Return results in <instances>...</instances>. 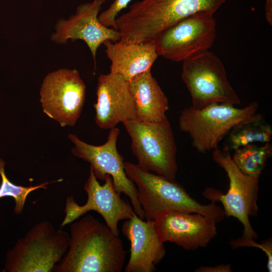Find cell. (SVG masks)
Masks as SVG:
<instances>
[{"instance_id": "9", "label": "cell", "mask_w": 272, "mask_h": 272, "mask_svg": "<svg viewBox=\"0 0 272 272\" xmlns=\"http://www.w3.org/2000/svg\"><path fill=\"white\" fill-rule=\"evenodd\" d=\"M214 14L200 12L187 17L162 32L154 40L158 56L183 61L209 50L216 37Z\"/></svg>"}, {"instance_id": "20", "label": "cell", "mask_w": 272, "mask_h": 272, "mask_svg": "<svg viewBox=\"0 0 272 272\" xmlns=\"http://www.w3.org/2000/svg\"><path fill=\"white\" fill-rule=\"evenodd\" d=\"M232 159L238 168L249 176H259L272 155V145L270 142L257 146L250 144L234 151Z\"/></svg>"}, {"instance_id": "22", "label": "cell", "mask_w": 272, "mask_h": 272, "mask_svg": "<svg viewBox=\"0 0 272 272\" xmlns=\"http://www.w3.org/2000/svg\"><path fill=\"white\" fill-rule=\"evenodd\" d=\"M132 0H114L108 8L98 16L99 22L105 27L118 30L116 19L118 14Z\"/></svg>"}, {"instance_id": "24", "label": "cell", "mask_w": 272, "mask_h": 272, "mask_svg": "<svg viewBox=\"0 0 272 272\" xmlns=\"http://www.w3.org/2000/svg\"><path fill=\"white\" fill-rule=\"evenodd\" d=\"M197 272H231L230 264H220L214 266H200L196 269Z\"/></svg>"}, {"instance_id": "23", "label": "cell", "mask_w": 272, "mask_h": 272, "mask_svg": "<svg viewBox=\"0 0 272 272\" xmlns=\"http://www.w3.org/2000/svg\"><path fill=\"white\" fill-rule=\"evenodd\" d=\"M230 244L233 249L239 247L252 246L259 248L266 254L267 258V268L269 272L272 271V241L271 239L264 241L261 244L256 243L254 239L242 237L231 241Z\"/></svg>"}, {"instance_id": "5", "label": "cell", "mask_w": 272, "mask_h": 272, "mask_svg": "<svg viewBox=\"0 0 272 272\" xmlns=\"http://www.w3.org/2000/svg\"><path fill=\"white\" fill-rule=\"evenodd\" d=\"M131 140V149L142 169L176 181L177 147L170 121L130 119L123 123Z\"/></svg>"}, {"instance_id": "6", "label": "cell", "mask_w": 272, "mask_h": 272, "mask_svg": "<svg viewBox=\"0 0 272 272\" xmlns=\"http://www.w3.org/2000/svg\"><path fill=\"white\" fill-rule=\"evenodd\" d=\"M258 108L255 101L242 108L224 103H214L202 109L191 106L181 111L179 126L189 134L193 147L206 153L217 149L235 125L256 113Z\"/></svg>"}, {"instance_id": "7", "label": "cell", "mask_w": 272, "mask_h": 272, "mask_svg": "<svg viewBox=\"0 0 272 272\" xmlns=\"http://www.w3.org/2000/svg\"><path fill=\"white\" fill-rule=\"evenodd\" d=\"M214 161L226 172L229 180V188L224 194L218 189L208 188L203 194L212 202L220 201L225 216L237 218L244 227L243 237L257 239V233L250 223V216H256L259 176L243 173L233 162L228 151L218 148L213 151Z\"/></svg>"}, {"instance_id": "12", "label": "cell", "mask_w": 272, "mask_h": 272, "mask_svg": "<svg viewBox=\"0 0 272 272\" xmlns=\"http://www.w3.org/2000/svg\"><path fill=\"white\" fill-rule=\"evenodd\" d=\"M104 181L101 185L90 167L89 176L83 187L87 194V200L84 205H79L73 196L66 198L61 227L76 221L87 212L94 211L101 215L111 231L119 236V221L129 219L135 213L130 203L122 198L121 194L116 191L111 176L106 175Z\"/></svg>"}, {"instance_id": "19", "label": "cell", "mask_w": 272, "mask_h": 272, "mask_svg": "<svg viewBox=\"0 0 272 272\" xmlns=\"http://www.w3.org/2000/svg\"><path fill=\"white\" fill-rule=\"evenodd\" d=\"M224 150L229 152L250 144H264L272 138L271 125L257 113L240 121L230 131Z\"/></svg>"}, {"instance_id": "21", "label": "cell", "mask_w": 272, "mask_h": 272, "mask_svg": "<svg viewBox=\"0 0 272 272\" xmlns=\"http://www.w3.org/2000/svg\"><path fill=\"white\" fill-rule=\"evenodd\" d=\"M5 161L0 159V175L2 178L0 185V198L6 196L13 197L15 201L14 213L17 215L22 213L26 199L30 192L40 188L45 189L49 184L62 180L61 179L51 182L46 181L34 186L17 185L11 182L7 178L5 171Z\"/></svg>"}, {"instance_id": "2", "label": "cell", "mask_w": 272, "mask_h": 272, "mask_svg": "<svg viewBox=\"0 0 272 272\" xmlns=\"http://www.w3.org/2000/svg\"><path fill=\"white\" fill-rule=\"evenodd\" d=\"M227 0H142L117 17L120 40L144 43L154 41L164 30L194 14H212Z\"/></svg>"}, {"instance_id": "1", "label": "cell", "mask_w": 272, "mask_h": 272, "mask_svg": "<svg viewBox=\"0 0 272 272\" xmlns=\"http://www.w3.org/2000/svg\"><path fill=\"white\" fill-rule=\"evenodd\" d=\"M71 223L68 249L53 271H121L126 251L118 236L90 214Z\"/></svg>"}, {"instance_id": "17", "label": "cell", "mask_w": 272, "mask_h": 272, "mask_svg": "<svg viewBox=\"0 0 272 272\" xmlns=\"http://www.w3.org/2000/svg\"><path fill=\"white\" fill-rule=\"evenodd\" d=\"M103 44L111 61L110 73L121 76L127 82L151 70L159 56L154 41L132 43L106 40Z\"/></svg>"}, {"instance_id": "18", "label": "cell", "mask_w": 272, "mask_h": 272, "mask_svg": "<svg viewBox=\"0 0 272 272\" xmlns=\"http://www.w3.org/2000/svg\"><path fill=\"white\" fill-rule=\"evenodd\" d=\"M135 108V119L158 122L166 118L169 101L151 70L139 74L128 82Z\"/></svg>"}, {"instance_id": "25", "label": "cell", "mask_w": 272, "mask_h": 272, "mask_svg": "<svg viewBox=\"0 0 272 272\" xmlns=\"http://www.w3.org/2000/svg\"><path fill=\"white\" fill-rule=\"evenodd\" d=\"M265 18L267 22L271 25L272 23V0H266Z\"/></svg>"}, {"instance_id": "4", "label": "cell", "mask_w": 272, "mask_h": 272, "mask_svg": "<svg viewBox=\"0 0 272 272\" xmlns=\"http://www.w3.org/2000/svg\"><path fill=\"white\" fill-rule=\"evenodd\" d=\"M70 235L48 221L33 226L6 255L9 272H51L66 253Z\"/></svg>"}, {"instance_id": "3", "label": "cell", "mask_w": 272, "mask_h": 272, "mask_svg": "<svg viewBox=\"0 0 272 272\" xmlns=\"http://www.w3.org/2000/svg\"><path fill=\"white\" fill-rule=\"evenodd\" d=\"M124 168L127 176L137 187L138 198L147 221L154 220L168 210L198 213L216 223L225 217L223 209L215 202L207 205L199 203L176 181L152 173L132 163L124 161Z\"/></svg>"}, {"instance_id": "8", "label": "cell", "mask_w": 272, "mask_h": 272, "mask_svg": "<svg viewBox=\"0 0 272 272\" xmlns=\"http://www.w3.org/2000/svg\"><path fill=\"white\" fill-rule=\"evenodd\" d=\"M181 78L190 94L192 106L195 109L214 103L234 105L241 103L228 81L223 63L209 50L184 60Z\"/></svg>"}, {"instance_id": "13", "label": "cell", "mask_w": 272, "mask_h": 272, "mask_svg": "<svg viewBox=\"0 0 272 272\" xmlns=\"http://www.w3.org/2000/svg\"><path fill=\"white\" fill-rule=\"evenodd\" d=\"M153 221L160 242H173L186 250L206 247L217 234L216 223L198 213L168 210Z\"/></svg>"}, {"instance_id": "10", "label": "cell", "mask_w": 272, "mask_h": 272, "mask_svg": "<svg viewBox=\"0 0 272 272\" xmlns=\"http://www.w3.org/2000/svg\"><path fill=\"white\" fill-rule=\"evenodd\" d=\"M119 133L117 127L110 129L107 141L100 146L90 145L76 134H69L68 138L74 145L71 153L90 164V168L97 179L104 180L106 175H110L116 191L128 197L135 213L144 219V212L138 198L137 187L127 176L123 158L117 149Z\"/></svg>"}, {"instance_id": "15", "label": "cell", "mask_w": 272, "mask_h": 272, "mask_svg": "<svg viewBox=\"0 0 272 272\" xmlns=\"http://www.w3.org/2000/svg\"><path fill=\"white\" fill-rule=\"evenodd\" d=\"M96 95L95 120L100 128L111 129L119 122L135 119V105L128 82L121 76L111 73L100 75Z\"/></svg>"}, {"instance_id": "11", "label": "cell", "mask_w": 272, "mask_h": 272, "mask_svg": "<svg viewBox=\"0 0 272 272\" xmlns=\"http://www.w3.org/2000/svg\"><path fill=\"white\" fill-rule=\"evenodd\" d=\"M86 90L75 69L50 73L43 79L40 92L44 113L62 127L75 125L83 110Z\"/></svg>"}, {"instance_id": "16", "label": "cell", "mask_w": 272, "mask_h": 272, "mask_svg": "<svg viewBox=\"0 0 272 272\" xmlns=\"http://www.w3.org/2000/svg\"><path fill=\"white\" fill-rule=\"evenodd\" d=\"M121 231L130 244L125 272H153L164 257L166 250L155 230L154 221H143L136 214L126 220Z\"/></svg>"}, {"instance_id": "14", "label": "cell", "mask_w": 272, "mask_h": 272, "mask_svg": "<svg viewBox=\"0 0 272 272\" xmlns=\"http://www.w3.org/2000/svg\"><path fill=\"white\" fill-rule=\"evenodd\" d=\"M105 1L93 0L79 6L67 20H58L56 31L51 35V40L58 44L65 43L69 39L83 40L91 51L95 67L98 47L106 40L116 42L121 38L118 30L105 27L99 21L98 14Z\"/></svg>"}]
</instances>
